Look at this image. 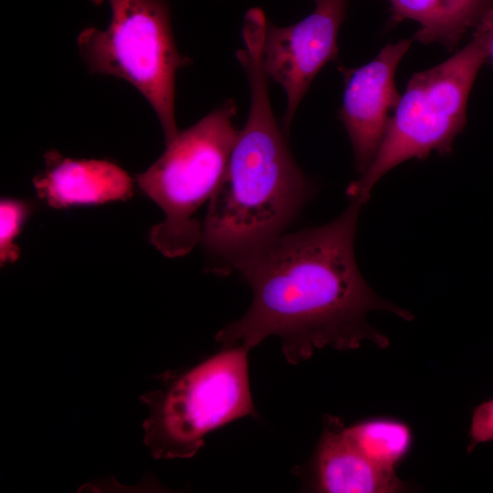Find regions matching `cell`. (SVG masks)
<instances>
[{
    "label": "cell",
    "mask_w": 493,
    "mask_h": 493,
    "mask_svg": "<svg viewBox=\"0 0 493 493\" xmlns=\"http://www.w3.org/2000/svg\"><path fill=\"white\" fill-rule=\"evenodd\" d=\"M361 205L351 201L329 224L285 232L236 265L253 299L239 320L217 332L221 348L249 351L277 336L287 361L297 364L326 346L354 350L364 341L382 349L389 345L368 322V313L388 310L405 320L413 315L375 294L358 268L354 236Z\"/></svg>",
    "instance_id": "obj_1"
},
{
    "label": "cell",
    "mask_w": 493,
    "mask_h": 493,
    "mask_svg": "<svg viewBox=\"0 0 493 493\" xmlns=\"http://www.w3.org/2000/svg\"><path fill=\"white\" fill-rule=\"evenodd\" d=\"M236 57L249 82L250 110L209 200L200 241L208 270L221 275L285 233L314 190L273 114L262 40L246 38Z\"/></svg>",
    "instance_id": "obj_2"
},
{
    "label": "cell",
    "mask_w": 493,
    "mask_h": 493,
    "mask_svg": "<svg viewBox=\"0 0 493 493\" xmlns=\"http://www.w3.org/2000/svg\"><path fill=\"white\" fill-rule=\"evenodd\" d=\"M490 33L481 19L469 43L441 64L414 73L401 96L378 152L347 194L362 205L381 177L412 158L450 154L467 122V103L479 68L489 57Z\"/></svg>",
    "instance_id": "obj_3"
},
{
    "label": "cell",
    "mask_w": 493,
    "mask_h": 493,
    "mask_svg": "<svg viewBox=\"0 0 493 493\" xmlns=\"http://www.w3.org/2000/svg\"><path fill=\"white\" fill-rule=\"evenodd\" d=\"M236 105L228 100L192 127L179 131L164 152L137 175L139 187L163 211L152 227L151 243L165 257L188 254L202 236L196 218L226 173L239 131L233 124Z\"/></svg>",
    "instance_id": "obj_4"
},
{
    "label": "cell",
    "mask_w": 493,
    "mask_h": 493,
    "mask_svg": "<svg viewBox=\"0 0 493 493\" xmlns=\"http://www.w3.org/2000/svg\"><path fill=\"white\" fill-rule=\"evenodd\" d=\"M247 351L221 348L187 370L163 373L161 386L142 395L149 410L144 442L154 457H192L208 433L255 414Z\"/></svg>",
    "instance_id": "obj_5"
},
{
    "label": "cell",
    "mask_w": 493,
    "mask_h": 493,
    "mask_svg": "<svg viewBox=\"0 0 493 493\" xmlns=\"http://www.w3.org/2000/svg\"><path fill=\"white\" fill-rule=\"evenodd\" d=\"M107 3L110 20L105 30L85 28L79 51L92 73L131 83L153 108L165 144L178 134L174 116L175 73L192 60L175 46L167 0H90Z\"/></svg>",
    "instance_id": "obj_6"
},
{
    "label": "cell",
    "mask_w": 493,
    "mask_h": 493,
    "mask_svg": "<svg viewBox=\"0 0 493 493\" xmlns=\"http://www.w3.org/2000/svg\"><path fill=\"white\" fill-rule=\"evenodd\" d=\"M314 1V11L301 21L288 26L267 22L266 26L263 67L268 79L278 83L287 95L286 136L313 79L338 57L337 37L348 0Z\"/></svg>",
    "instance_id": "obj_7"
},
{
    "label": "cell",
    "mask_w": 493,
    "mask_h": 493,
    "mask_svg": "<svg viewBox=\"0 0 493 493\" xmlns=\"http://www.w3.org/2000/svg\"><path fill=\"white\" fill-rule=\"evenodd\" d=\"M411 43L412 39H404L388 44L369 63L357 68H340L345 89L339 118L349 135L361 174L374 160L400 101L394 74Z\"/></svg>",
    "instance_id": "obj_8"
},
{
    "label": "cell",
    "mask_w": 493,
    "mask_h": 493,
    "mask_svg": "<svg viewBox=\"0 0 493 493\" xmlns=\"http://www.w3.org/2000/svg\"><path fill=\"white\" fill-rule=\"evenodd\" d=\"M310 462L311 488L328 493H391L406 488L394 471L370 461L348 437L346 426L327 415Z\"/></svg>",
    "instance_id": "obj_9"
},
{
    "label": "cell",
    "mask_w": 493,
    "mask_h": 493,
    "mask_svg": "<svg viewBox=\"0 0 493 493\" xmlns=\"http://www.w3.org/2000/svg\"><path fill=\"white\" fill-rule=\"evenodd\" d=\"M45 163L33 183L38 196L54 208L126 200L132 194V179L111 162L73 160L48 151Z\"/></svg>",
    "instance_id": "obj_10"
},
{
    "label": "cell",
    "mask_w": 493,
    "mask_h": 493,
    "mask_svg": "<svg viewBox=\"0 0 493 493\" xmlns=\"http://www.w3.org/2000/svg\"><path fill=\"white\" fill-rule=\"evenodd\" d=\"M392 20L416 21L414 38L423 44L437 42L453 50L493 8V0H389Z\"/></svg>",
    "instance_id": "obj_11"
},
{
    "label": "cell",
    "mask_w": 493,
    "mask_h": 493,
    "mask_svg": "<svg viewBox=\"0 0 493 493\" xmlns=\"http://www.w3.org/2000/svg\"><path fill=\"white\" fill-rule=\"evenodd\" d=\"M358 450L376 466L394 471L412 445L409 426L391 418H373L345 428Z\"/></svg>",
    "instance_id": "obj_12"
},
{
    "label": "cell",
    "mask_w": 493,
    "mask_h": 493,
    "mask_svg": "<svg viewBox=\"0 0 493 493\" xmlns=\"http://www.w3.org/2000/svg\"><path fill=\"white\" fill-rule=\"evenodd\" d=\"M30 212L29 205L21 200L4 198L0 203V260L1 264L18 258L19 248L14 243Z\"/></svg>",
    "instance_id": "obj_13"
},
{
    "label": "cell",
    "mask_w": 493,
    "mask_h": 493,
    "mask_svg": "<svg viewBox=\"0 0 493 493\" xmlns=\"http://www.w3.org/2000/svg\"><path fill=\"white\" fill-rule=\"evenodd\" d=\"M469 435L468 453L480 443L493 441V398L474 410Z\"/></svg>",
    "instance_id": "obj_14"
},
{
    "label": "cell",
    "mask_w": 493,
    "mask_h": 493,
    "mask_svg": "<svg viewBox=\"0 0 493 493\" xmlns=\"http://www.w3.org/2000/svg\"><path fill=\"white\" fill-rule=\"evenodd\" d=\"M482 20L487 24L489 33H490V42H489V57H491L493 61V8H491L482 18Z\"/></svg>",
    "instance_id": "obj_15"
}]
</instances>
